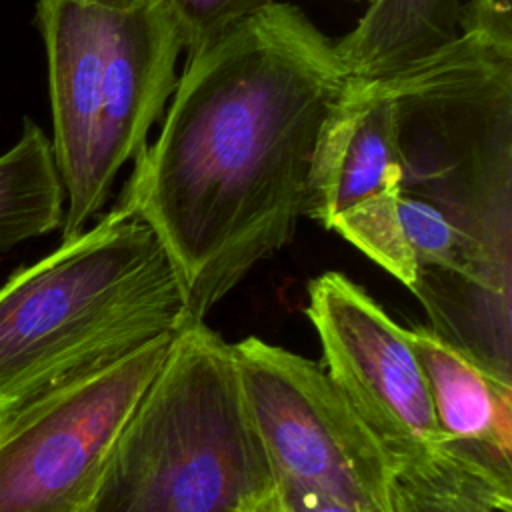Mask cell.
Wrapping results in <instances>:
<instances>
[{
    "label": "cell",
    "mask_w": 512,
    "mask_h": 512,
    "mask_svg": "<svg viewBox=\"0 0 512 512\" xmlns=\"http://www.w3.org/2000/svg\"><path fill=\"white\" fill-rule=\"evenodd\" d=\"M462 0H370L356 26L334 40L352 82H382L436 56L464 32Z\"/></svg>",
    "instance_id": "cell-12"
},
{
    "label": "cell",
    "mask_w": 512,
    "mask_h": 512,
    "mask_svg": "<svg viewBox=\"0 0 512 512\" xmlns=\"http://www.w3.org/2000/svg\"><path fill=\"white\" fill-rule=\"evenodd\" d=\"M498 512H512V506H504V508H500Z\"/></svg>",
    "instance_id": "cell-18"
},
{
    "label": "cell",
    "mask_w": 512,
    "mask_h": 512,
    "mask_svg": "<svg viewBox=\"0 0 512 512\" xmlns=\"http://www.w3.org/2000/svg\"><path fill=\"white\" fill-rule=\"evenodd\" d=\"M172 336L0 410V512H86Z\"/></svg>",
    "instance_id": "cell-5"
},
{
    "label": "cell",
    "mask_w": 512,
    "mask_h": 512,
    "mask_svg": "<svg viewBox=\"0 0 512 512\" xmlns=\"http://www.w3.org/2000/svg\"><path fill=\"white\" fill-rule=\"evenodd\" d=\"M306 316L324 372L398 466L440 458V436L422 364L388 312L342 272L308 284Z\"/></svg>",
    "instance_id": "cell-7"
},
{
    "label": "cell",
    "mask_w": 512,
    "mask_h": 512,
    "mask_svg": "<svg viewBox=\"0 0 512 512\" xmlns=\"http://www.w3.org/2000/svg\"><path fill=\"white\" fill-rule=\"evenodd\" d=\"M382 84L408 290L440 340L512 384V36L468 26Z\"/></svg>",
    "instance_id": "cell-2"
},
{
    "label": "cell",
    "mask_w": 512,
    "mask_h": 512,
    "mask_svg": "<svg viewBox=\"0 0 512 512\" xmlns=\"http://www.w3.org/2000/svg\"><path fill=\"white\" fill-rule=\"evenodd\" d=\"M48 62L52 154L64 188L62 240L100 214L92 190L102 110L106 0H38Z\"/></svg>",
    "instance_id": "cell-10"
},
{
    "label": "cell",
    "mask_w": 512,
    "mask_h": 512,
    "mask_svg": "<svg viewBox=\"0 0 512 512\" xmlns=\"http://www.w3.org/2000/svg\"><path fill=\"white\" fill-rule=\"evenodd\" d=\"M394 104L382 82H352L326 120L312 158L306 210L406 288L412 280L396 196Z\"/></svg>",
    "instance_id": "cell-8"
},
{
    "label": "cell",
    "mask_w": 512,
    "mask_h": 512,
    "mask_svg": "<svg viewBox=\"0 0 512 512\" xmlns=\"http://www.w3.org/2000/svg\"><path fill=\"white\" fill-rule=\"evenodd\" d=\"M422 364L440 436V452L512 500V384H506L428 326L408 328Z\"/></svg>",
    "instance_id": "cell-11"
},
{
    "label": "cell",
    "mask_w": 512,
    "mask_h": 512,
    "mask_svg": "<svg viewBox=\"0 0 512 512\" xmlns=\"http://www.w3.org/2000/svg\"><path fill=\"white\" fill-rule=\"evenodd\" d=\"M278 512H372L356 504H346L338 500L324 498L316 492L278 484Z\"/></svg>",
    "instance_id": "cell-16"
},
{
    "label": "cell",
    "mask_w": 512,
    "mask_h": 512,
    "mask_svg": "<svg viewBox=\"0 0 512 512\" xmlns=\"http://www.w3.org/2000/svg\"><path fill=\"white\" fill-rule=\"evenodd\" d=\"M86 512H278L234 346L206 322L172 336Z\"/></svg>",
    "instance_id": "cell-4"
},
{
    "label": "cell",
    "mask_w": 512,
    "mask_h": 512,
    "mask_svg": "<svg viewBox=\"0 0 512 512\" xmlns=\"http://www.w3.org/2000/svg\"><path fill=\"white\" fill-rule=\"evenodd\" d=\"M64 188L44 130L24 120L22 134L0 154V250L60 228Z\"/></svg>",
    "instance_id": "cell-13"
},
{
    "label": "cell",
    "mask_w": 512,
    "mask_h": 512,
    "mask_svg": "<svg viewBox=\"0 0 512 512\" xmlns=\"http://www.w3.org/2000/svg\"><path fill=\"white\" fill-rule=\"evenodd\" d=\"M390 506L392 512H498L512 500L440 456L398 466L390 482Z\"/></svg>",
    "instance_id": "cell-14"
},
{
    "label": "cell",
    "mask_w": 512,
    "mask_h": 512,
    "mask_svg": "<svg viewBox=\"0 0 512 512\" xmlns=\"http://www.w3.org/2000/svg\"><path fill=\"white\" fill-rule=\"evenodd\" d=\"M232 346L246 406L276 484L392 512L396 464L324 368L256 336Z\"/></svg>",
    "instance_id": "cell-6"
},
{
    "label": "cell",
    "mask_w": 512,
    "mask_h": 512,
    "mask_svg": "<svg viewBox=\"0 0 512 512\" xmlns=\"http://www.w3.org/2000/svg\"><path fill=\"white\" fill-rule=\"evenodd\" d=\"M274 2L278 0H166L188 58L208 50Z\"/></svg>",
    "instance_id": "cell-15"
},
{
    "label": "cell",
    "mask_w": 512,
    "mask_h": 512,
    "mask_svg": "<svg viewBox=\"0 0 512 512\" xmlns=\"http://www.w3.org/2000/svg\"><path fill=\"white\" fill-rule=\"evenodd\" d=\"M468 26L512 36V0H470L464 6V28Z\"/></svg>",
    "instance_id": "cell-17"
},
{
    "label": "cell",
    "mask_w": 512,
    "mask_h": 512,
    "mask_svg": "<svg viewBox=\"0 0 512 512\" xmlns=\"http://www.w3.org/2000/svg\"><path fill=\"white\" fill-rule=\"evenodd\" d=\"M186 324L168 254L116 204L0 286V410Z\"/></svg>",
    "instance_id": "cell-3"
},
{
    "label": "cell",
    "mask_w": 512,
    "mask_h": 512,
    "mask_svg": "<svg viewBox=\"0 0 512 512\" xmlns=\"http://www.w3.org/2000/svg\"><path fill=\"white\" fill-rule=\"evenodd\" d=\"M180 52L166 0H106L102 110L92 170L100 210L116 176L138 158L164 114L178 82Z\"/></svg>",
    "instance_id": "cell-9"
},
{
    "label": "cell",
    "mask_w": 512,
    "mask_h": 512,
    "mask_svg": "<svg viewBox=\"0 0 512 512\" xmlns=\"http://www.w3.org/2000/svg\"><path fill=\"white\" fill-rule=\"evenodd\" d=\"M348 84L334 40L288 2L186 60L118 206L168 254L188 324L292 242L320 132Z\"/></svg>",
    "instance_id": "cell-1"
}]
</instances>
